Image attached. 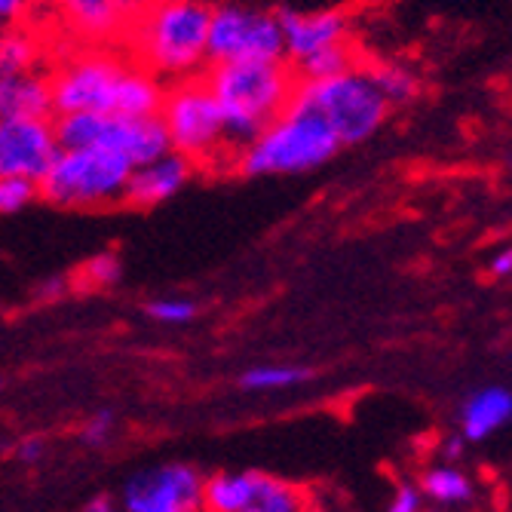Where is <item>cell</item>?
Here are the masks:
<instances>
[{"instance_id":"13","label":"cell","mask_w":512,"mask_h":512,"mask_svg":"<svg viewBox=\"0 0 512 512\" xmlns=\"http://www.w3.org/2000/svg\"><path fill=\"white\" fill-rule=\"evenodd\" d=\"M276 19H279V28H283L286 59L292 62H301L332 43H344L350 31V19L338 10H322V13L279 10Z\"/></svg>"},{"instance_id":"26","label":"cell","mask_w":512,"mask_h":512,"mask_svg":"<svg viewBox=\"0 0 512 512\" xmlns=\"http://www.w3.org/2000/svg\"><path fill=\"white\" fill-rule=\"evenodd\" d=\"M120 273H123V267H120V258L117 255H99V258H92L83 267V279H86L89 286H96V289L114 286L117 279H120Z\"/></svg>"},{"instance_id":"15","label":"cell","mask_w":512,"mask_h":512,"mask_svg":"<svg viewBox=\"0 0 512 512\" xmlns=\"http://www.w3.org/2000/svg\"><path fill=\"white\" fill-rule=\"evenodd\" d=\"M53 89L50 74L25 71L0 77V117H50Z\"/></svg>"},{"instance_id":"9","label":"cell","mask_w":512,"mask_h":512,"mask_svg":"<svg viewBox=\"0 0 512 512\" xmlns=\"http://www.w3.org/2000/svg\"><path fill=\"white\" fill-rule=\"evenodd\" d=\"M59 151L50 117H0V175L40 181Z\"/></svg>"},{"instance_id":"31","label":"cell","mask_w":512,"mask_h":512,"mask_svg":"<svg viewBox=\"0 0 512 512\" xmlns=\"http://www.w3.org/2000/svg\"><path fill=\"white\" fill-rule=\"evenodd\" d=\"M491 270H494L497 276H506V273H512V249H506V252H500V255L494 258V264H491Z\"/></svg>"},{"instance_id":"12","label":"cell","mask_w":512,"mask_h":512,"mask_svg":"<svg viewBox=\"0 0 512 512\" xmlns=\"http://www.w3.org/2000/svg\"><path fill=\"white\" fill-rule=\"evenodd\" d=\"M96 148H111V151L123 154L132 166L151 163V160L163 157L166 151H172L160 114H154V117H114V114H105Z\"/></svg>"},{"instance_id":"16","label":"cell","mask_w":512,"mask_h":512,"mask_svg":"<svg viewBox=\"0 0 512 512\" xmlns=\"http://www.w3.org/2000/svg\"><path fill=\"white\" fill-rule=\"evenodd\" d=\"M512 417V393L506 387H485L463 402V436L482 442Z\"/></svg>"},{"instance_id":"34","label":"cell","mask_w":512,"mask_h":512,"mask_svg":"<svg viewBox=\"0 0 512 512\" xmlns=\"http://www.w3.org/2000/svg\"><path fill=\"white\" fill-rule=\"evenodd\" d=\"M460 448H463L460 439H451V442H448V457H460Z\"/></svg>"},{"instance_id":"21","label":"cell","mask_w":512,"mask_h":512,"mask_svg":"<svg viewBox=\"0 0 512 512\" xmlns=\"http://www.w3.org/2000/svg\"><path fill=\"white\" fill-rule=\"evenodd\" d=\"M371 83L378 86V92L387 99V105H405L417 96V80L411 71L399 68V65H375L368 68Z\"/></svg>"},{"instance_id":"24","label":"cell","mask_w":512,"mask_h":512,"mask_svg":"<svg viewBox=\"0 0 512 512\" xmlns=\"http://www.w3.org/2000/svg\"><path fill=\"white\" fill-rule=\"evenodd\" d=\"M424 491L436 500H467L470 497V482L454 470H433L424 476Z\"/></svg>"},{"instance_id":"19","label":"cell","mask_w":512,"mask_h":512,"mask_svg":"<svg viewBox=\"0 0 512 512\" xmlns=\"http://www.w3.org/2000/svg\"><path fill=\"white\" fill-rule=\"evenodd\" d=\"M350 68H356L353 53L347 50L344 43H332V46H325V50L295 62V77H301V80H325V77L347 74Z\"/></svg>"},{"instance_id":"2","label":"cell","mask_w":512,"mask_h":512,"mask_svg":"<svg viewBox=\"0 0 512 512\" xmlns=\"http://www.w3.org/2000/svg\"><path fill=\"white\" fill-rule=\"evenodd\" d=\"M224 120L230 151L246 148L252 138L273 123L295 96V68L279 62H215L203 74Z\"/></svg>"},{"instance_id":"22","label":"cell","mask_w":512,"mask_h":512,"mask_svg":"<svg viewBox=\"0 0 512 512\" xmlns=\"http://www.w3.org/2000/svg\"><path fill=\"white\" fill-rule=\"evenodd\" d=\"M310 378V371L304 368H292V365H261V368H252L240 378V384L246 390H276V387H292V384H301Z\"/></svg>"},{"instance_id":"18","label":"cell","mask_w":512,"mask_h":512,"mask_svg":"<svg viewBox=\"0 0 512 512\" xmlns=\"http://www.w3.org/2000/svg\"><path fill=\"white\" fill-rule=\"evenodd\" d=\"M255 476L258 473H246V476H215L206 488H203V503L212 512H243L255 494Z\"/></svg>"},{"instance_id":"5","label":"cell","mask_w":512,"mask_h":512,"mask_svg":"<svg viewBox=\"0 0 512 512\" xmlns=\"http://www.w3.org/2000/svg\"><path fill=\"white\" fill-rule=\"evenodd\" d=\"M132 163L111 148L59 151L53 166L37 181L40 200L59 209H102L123 200Z\"/></svg>"},{"instance_id":"32","label":"cell","mask_w":512,"mask_h":512,"mask_svg":"<svg viewBox=\"0 0 512 512\" xmlns=\"http://www.w3.org/2000/svg\"><path fill=\"white\" fill-rule=\"evenodd\" d=\"M62 289H65L62 279H50V283H43V286H40V298H59Z\"/></svg>"},{"instance_id":"20","label":"cell","mask_w":512,"mask_h":512,"mask_svg":"<svg viewBox=\"0 0 512 512\" xmlns=\"http://www.w3.org/2000/svg\"><path fill=\"white\" fill-rule=\"evenodd\" d=\"M243 512H304V509H301V494L295 488L258 473L255 476V494Z\"/></svg>"},{"instance_id":"4","label":"cell","mask_w":512,"mask_h":512,"mask_svg":"<svg viewBox=\"0 0 512 512\" xmlns=\"http://www.w3.org/2000/svg\"><path fill=\"white\" fill-rule=\"evenodd\" d=\"M341 138L316 108L292 96L273 123H267L246 148L237 151L234 166L246 178L304 175L329 163L341 151Z\"/></svg>"},{"instance_id":"33","label":"cell","mask_w":512,"mask_h":512,"mask_svg":"<svg viewBox=\"0 0 512 512\" xmlns=\"http://www.w3.org/2000/svg\"><path fill=\"white\" fill-rule=\"evenodd\" d=\"M86 512H114V509H111V503H108V500H99V503H92Z\"/></svg>"},{"instance_id":"25","label":"cell","mask_w":512,"mask_h":512,"mask_svg":"<svg viewBox=\"0 0 512 512\" xmlns=\"http://www.w3.org/2000/svg\"><path fill=\"white\" fill-rule=\"evenodd\" d=\"M148 316H154L157 322H191L197 316V304L184 301V298H160L148 304Z\"/></svg>"},{"instance_id":"14","label":"cell","mask_w":512,"mask_h":512,"mask_svg":"<svg viewBox=\"0 0 512 512\" xmlns=\"http://www.w3.org/2000/svg\"><path fill=\"white\" fill-rule=\"evenodd\" d=\"M62 19L89 40H111L132 25L145 0H53Z\"/></svg>"},{"instance_id":"8","label":"cell","mask_w":512,"mask_h":512,"mask_svg":"<svg viewBox=\"0 0 512 512\" xmlns=\"http://www.w3.org/2000/svg\"><path fill=\"white\" fill-rule=\"evenodd\" d=\"M286 59L283 28L276 13L243 7V4H218L209 16L206 37V62H279Z\"/></svg>"},{"instance_id":"3","label":"cell","mask_w":512,"mask_h":512,"mask_svg":"<svg viewBox=\"0 0 512 512\" xmlns=\"http://www.w3.org/2000/svg\"><path fill=\"white\" fill-rule=\"evenodd\" d=\"M209 16L206 0H145L126 28L138 65L160 80L197 77L206 65Z\"/></svg>"},{"instance_id":"11","label":"cell","mask_w":512,"mask_h":512,"mask_svg":"<svg viewBox=\"0 0 512 512\" xmlns=\"http://www.w3.org/2000/svg\"><path fill=\"white\" fill-rule=\"evenodd\" d=\"M194 169L197 166L188 157H181L175 151H166L163 157L132 169L120 203H126L132 209H154V206L172 200L184 188V184L191 181Z\"/></svg>"},{"instance_id":"17","label":"cell","mask_w":512,"mask_h":512,"mask_svg":"<svg viewBox=\"0 0 512 512\" xmlns=\"http://www.w3.org/2000/svg\"><path fill=\"white\" fill-rule=\"evenodd\" d=\"M40 40L25 28H0V77L37 71L40 65Z\"/></svg>"},{"instance_id":"7","label":"cell","mask_w":512,"mask_h":512,"mask_svg":"<svg viewBox=\"0 0 512 512\" xmlns=\"http://www.w3.org/2000/svg\"><path fill=\"white\" fill-rule=\"evenodd\" d=\"M160 120L166 126L172 151L188 157L194 166L224 157V151H230L221 108L200 74L175 80L172 86H166Z\"/></svg>"},{"instance_id":"23","label":"cell","mask_w":512,"mask_h":512,"mask_svg":"<svg viewBox=\"0 0 512 512\" xmlns=\"http://www.w3.org/2000/svg\"><path fill=\"white\" fill-rule=\"evenodd\" d=\"M40 197L37 181L16 178V175H0V215H16L25 206H31Z\"/></svg>"},{"instance_id":"10","label":"cell","mask_w":512,"mask_h":512,"mask_svg":"<svg viewBox=\"0 0 512 512\" xmlns=\"http://www.w3.org/2000/svg\"><path fill=\"white\" fill-rule=\"evenodd\" d=\"M129 512H197L203 503V482L191 467H157L126 482L123 491Z\"/></svg>"},{"instance_id":"27","label":"cell","mask_w":512,"mask_h":512,"mask_svg":"<svg viewBox=\"0 0 512 512\" xmlns=\"http://www.w3.org/2000/svg\"><path fill=\"white\" fill-rule=\"evenodd\" d=\"M111 430H114V414L111 411H102V414H96L92 421L83 427V442L86 445H102L108 436H111Z\"/></svg>"},{"instance_id":"29","label":"cell","mask_w":512,"mask_h":512,"mask_svg":"<svg viewBox=\"0 0 512 512\" xmlns=\"http://www.w3.org/2000/svg\"><path fill=\"white\" fill-rule=\"evenodd\" d=\"M28 0H0V25H10L22 16Z\"/></svg>"},{"instance_id":"1","label":"cell","mask_w":512,"mask_h":512,"mask_svg":"<svg viewBox=\"0 0 512 512\" xmlns=\"http://www.w3.org/2000/svg\"><path fill=\"white\" fill-rule=\"evenodd\" d=\"M53 114L99 111L114 117L160 114L166 86L142 65L120 62L108 53H83L50 74Z\"/></svg>"},{"instance_id":"6","label":"cell","mask_w":512,"mask_h":512,"mask_svg":"<svg viewBox=\"0 0 512 512\" xmlns=\"http://www.w3.org/2000/svg\"><path fill=\"white\" fill-rule=\"evenodd\" d=\"M295 96L316 108L338 132L341 145H359L371 138L390 114L387 99L371 83L368 71L350 68L347 74L325 80H298Z\"/></svg>"},{"instance_id":"30","label":"cell","mask_w":512,"mask_h":512,"mask_svg":"<svg viewBox=\"0 0 512 512\" xmlns=\"http://www.w3.org/2000/svg\"><path fill=\"white\" fill-rule=\"evenodd\" d=\"M43 454V442L40 439H28V442H22V448H19V457L22 460H37Z\"/></svg>"},{"instance_id":"28","label":"cell","mask_w":512,"mask_h":512,"mask_svg":"<svg viewBox=\"0 0 512 512\" xmlns=\"http://www.w3.org/2000/svg\"><path fill=\"white\" fill-rule=\"evenodd\" d=\"M421 509V494H417L414 488H399L396 500L390 503V512H417Z\"/></svg>"}]
</instances>
